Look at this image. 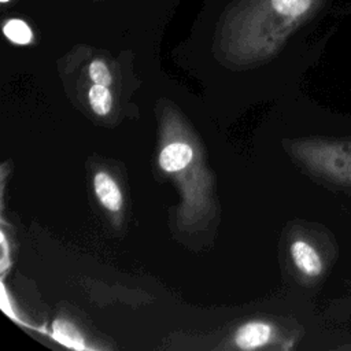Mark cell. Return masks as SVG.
Returning <instances> with one entry per match:
<instances>
[{
  "label": "cell",
  "instance_id": "obj_6",
  "mask_svg": "<svg viewBox=\"0 0 351 351\" xmlns=\"http://www.w3.org/2000/svg\"><path fill=\"white\" fill-rule=\"evenodd\" d=\"M93 185L97 199L107 210L118 211L122 207V193L111 176L103 171L97 173Z\"/></svg>",
  "mask_w": 351,
  "mask_h": 351
},
{
  "label": "cell",
  "instance_id": "obj_11",
  "mask_svg": "<svg viewBox=\"0 0 351 351\" xmlns=\"http://www.w3.org/2000/svg\"><path fill=\"white\" fill-rule=\"evenodd\" d=\"M0 1H1V4H3V5H5V4H8V3H10V1H12V0H0Z\"/></svg>",
  "mask_w": 351,
  "mask_h": 351
},
{
  "label": "cell",
  "instance_id": "obj_1",
  "mask_svg": "<svg viewBox=\"0 0 351 351\" xmlns=\"http://www.w3.org/2000/svg\"><path fill=\"white\" fill-rule=\"evenodd\" d=\"M319 0H236L223 14L219 45L234 62L274 53L317 8Z\"/></svg>",
  "mask_w": 351,
  "mask_h": 351
},
{
  "label": "cell",
  "instance_id": "obj_9",
  "mask_svg": "<svg viewBox=\"0 0 351 351\" xmlns=\"http://www.w3.org/2000/svg\"><path fill=\"white\" fill-rule=\"evenodd\" d=\"M88 99L92 110L97 115H101V117L107 115L112 107V96H111V92L108 90V86L93 84L89 88Z\"/></svg>",
  "mask_w": 351,
  "mask_h": 351
},
{
  "label": "cell",
  "instance_id": "obj_8",
  "mask_svg": "<svg viewBox=\"0 0 351 351\" xmlns=\"http://www.w3.org/2000/svg\"><path fill=\"white\" fill-rule=\"evenodd\" d=\"M4 36L14 44L27 45L33 41V32L30 26L19 18H10L3 25Z\"/></svg>",
  "mask_w": 351,
  "mask_h": 351
},
{
  "label": "cell",
  "instance_id": "obj_3",
  "mask_svg": "<svg viewBox=\"0 0 351 351\" xmlns=\"http://www.w3.org/2000/svg\"><path fill=\"white\" fill-rule=\"evenodd\" d=\"M291 256L295 266L306 276L315 277L322 271V261L317 250L304 240H296L291 245Z\"/></svg>",
  "mask_w": 351,
  "mask_h": 351
},
{
  "label": "cell",
  "instance_id": "obj_2",
  "mask_svg": "<svg viewBox=\"0 0 351 351\" xmlns=\"http://www.w3.org/2000/svg\"><path fill=\"white\" fill-rule=\"evenodd\" d=\"M293 152L311 171L351 191V140H303Z\"/></svg>",
  "mask_w": 351,
  "mask_h": 351
},
{
  "label": "cell",
  "instance_id": "obj_7",
  "mask_svg": "<svg viewBox=\"0 0 351 351\" xmlns=\"http://www.w3.org/2000/svg\"><path fill=\"white\" fill-rule=\"evenodd\" d=\"M53 336L60 344L67 346L70 348H75V350L85 348L84 339H82L81 333L77 330L75 326H73L67 321L56 319L53 322Z\"/></svg>",
  "mask_w": 351,
  "mask_h": 351
},
{
  "label": "cell",
  "instance_id": "obj_4",
  "mask_svg": "<svg viewBox=\"0 0 351 351\" xmlns=\"http://www.w3.org/2000/svg\"><path fill=\"white\" fill-rule=\"evenodd\" d=\"M193 158L191 145L185 143H171L166 145L159 155V165L165 171L174 173L185 169Z\"/></svg>",
  "mask_w": 351,
  "mask_h": 351
},
{
  "label": "cell",
  "instance_id": "obj_10",
  "mask_svg": "<svg viewBox=\"0 0 351 351\" xmlns=\"http://www.w3.org/2000/svg\"><path fill=\"white\" fill-rule=\"evenodd\" d=\"M88 74H89V78L92 80L93 84L103 85V86H110L111 85V81H112L111 73H110L108 66L106 64V62H103L101 59H95L89 63Z\"/></svg>",
  "mask_w": 351,
  "mask_h": 351
},
{
  "label": "cell",
  "instance_id": "obj_5",
  "mask_svg": "<svg viewBox=\"0 0 351 351\" xmlns=\"http://www.w3.org/2000/svg\"><path fill=\"white\" fill-rule=\"evenodd\" d=\"M271 337V328L263 322H248L239 328L234 341L239 348L254 350L265 346Z\"/></svg>",
  "mask_w": 351,
  "mask_h": 351
}]
</instances>
